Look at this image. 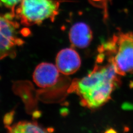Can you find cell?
Instances as JSON below:
<instances>
[{
    "mask_svg": "<svg viewBox=\"0 0 133 133\" xmlns=\"http://www.w3.org/2000/svg\"><path fill=\"white\" fill-rule=\"evenodd\" d=\"M118 75L109 60L105 66L96 65L91 73L82 79H74L67 92L78 95L82 105L95 109L110 99L112 92L120 82Z\"/></svg>",
    "mask_w": 133,
    "mask_h": 133,
    "instance_id": "obj_1",
    "label": "cell"
},
{
    "mask_svg": "<svg viewBox=\"0 0 133 133\" xmlns=\"http://www.w3.org/2000/svg\"><path fill=\"white\" fill-rule=\"evenodd\" d=\"M59 5L60 3L54 0H22L14 16L25 26L41 24L48 19L53 21Z\"/></svg>",
    "mask_w": 133,
    "mask_h": 133,
    "instance_id": "obj_2",
    "label": "cell"
},
{
    "mask_svg": "<svg viewBox=\"0 0 133 133\" xmlns=\"http://www.w3.org/2000/svg\"><path fill=\"white\" fill-rule=\"evenodd\" d=\"M116 45L109 60L113 64L119 76H125L133 72V33H120L114 36Z\"/></svg>",
    "mask_w": 133,
    "mask_h": 133,
    "instance_id": "obj_3",
    "label": "cell"
},
{
    "mask_svg": "<svg viewBox=\"0 0 133 133\" xmlns=\"http://www.w3.org/2000/svg\"><path fill=\"white\" fill-rule=\"evenodd\" d=\"M17 31L12 21L0 15V60L15 56L17 48L20 45Z\"/></svg>",
    "mask_w": 133,
    "mask_h": 133,
    "instance_id": "obj_4",
    "label": "cell"
},
{
    "mask_svg": "<svg viewBox=\"0 0 133 133\" xmlns=\"http://www.w3.org/2000/svg\"><path fill=\"white\" fill-rule=\"evenodd\" d=\"M60 73L56 66L51 63L43 62L38 65L34 71V82L41 88L52 87L59 81Z\"/></svg>",
    "mask_w": 133,
    "mask_h": 133,
    "instance_id": "obj_5",
    "label": "cell"
},
{
    "mask_svg": "<svg viewBox=\"0 0 133 133\" xmlns=\"http://www.w3.org/2000/svg\"><path fill=\"white\" fill-rule=\"evenodd\" d=\"M81 65V58L78 53L71 48L63 49L57 54L56 66L64 75L74 74L78 70Z\"/></svg>",
    "mask_w": 133,
    "mask_h": 133,
    "instance_id": "obj_6",
    "label": "cell"
},
{
    "mask_svg": "<svg viewBox=\"0 0 133 133\" xmlns=\"http://www.w3.org/2000/svg\"><path fill=\"white\" fill-rule=\"evenodd\" d=\"M93 38L89 26L83 22L74 24L70 30L69 38L71 44L77 48H85L90 44Z\"/></svg>",
    "mask_w": 133,
    "mask_h": 133,
    "instance_id": "obj_7",
    "label": "cell"
},
{
    "mask_svg": "<svg viewBox=\"0 0 133 133\" xmlns=\"http://www.w3.org/2000/svg\"><path fill=\"white\" fill-rule=\"evenodd\" d=\"M8 132L12 133H48L52 131V128H46L37 122L20 121L17 123L6 126Z\"/></svg>",
    "mask_w": 133,
    "mask_h": 133,
    "instance_id": "obj_8",
    "label": "cell"
},
{
    "mask_svg": "<svg viewBox=\"0 0 133 133\" xmlns=\"http://www.w3.org/2000/svg\"><path fill=\"white\" fill-rule=\"evenodd\" d=\"M22 0H0L1 5H4L5 7L8 8H11L13 10V14L14 12V8L18 4L19 2H21Z\"/></svg>",
    "mask_w": 133,
    "mask_h": 133,
    "instance_id": "obj_9",
    "label": "cell"
},
{
    "mask_svg": "<svg viewBox=\"0 0 133 133\" xmlns=\"http://www.w3.org/2000/svg\"><path fill=\"white\" fill-rule=\"evenodd\" d=\"M92 2L94 3H99V2H103L106 0H91Z\"/></svg>",
    "mask_w": 133,
    "mask_h": 133,
    "instance_id": "obj_10",
    "label": "cell"
},
{
    "mask_svg": "<svg viewBox=\"0 0 133 133\" xmlns=\"http://www.w3.org/2000/svg\"><path fill=\"white\" fill-rule=\"evenodd\" d=\"M110 132H114V133H115V132H116V131H115L114 130L112 129H110L109 130H107V131L105 132V133H110Z\"/></svg>",
    "mask_w": 133,
    "mask_h": 133,
    "instance_id": "obj_11",
    "label": "cell"
}]
</instances>
